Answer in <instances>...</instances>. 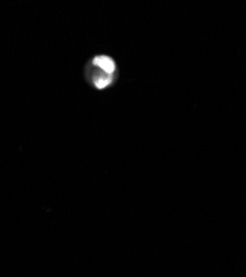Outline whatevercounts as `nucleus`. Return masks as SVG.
<instances>
[{
    "label": "nucleus",
    "mask_w": 246,
    "mask_h": 277,
    "mask_svg": "<svg viewBox=\"0 0 246 277\" xmlns=\"http://www.w3.org/2000/svg\"><path fill=\"white\" fill-rule=\"evenodd\" d=\"M93 63L96 64L97 67L102 69L103 71L108 75H112L115 70V63L113 60L110 57H107V55H100V57H96L93 60Z\"/></svg>",
    "instance_id": "f257e3e1"
},
{
    "label": "nucleus",
    "mask_w": 246,
    "mask_h": 277,
    "mask_svg": "<svg viewBox=\"0 0 246 277\" xmlns=\"http://www.w3.org/2000/svg\"><path fill=\"white\" fill-rule=\"evenodd\" d=\"M111 82V79L110 78H108V77H101V78H99V79L96 80V86L99 89H103V88H106L107 85H109V83Z\"/></svg>",
    "instance_id": "f03ea898"
}]
</instances>
